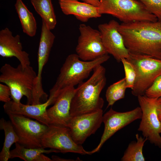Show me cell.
<instances>
[{"label": "cell", "mask_w": 161, "mask_h": 161, "mask_svg": "<svg viewBox=\"0 0 161 161\" xmlns=\"http://www.w3.org/2000/svg\"><path fill=\"white\" fill-rule=\"evenodd\" d=\"M159 100L160 102H161V97L159 98Z\"/></svg>", "instance_id": "obj_31"}, {"label": "cell", "mask_w": 161, "mask_h": 161, "mask_svg": "<svg viewBox=\"0 0 161 161\" xmlns=\"http://www.w3.org/2000/svg\"><path fill=\"white\" fill-rule=\"evenodd\" d=\"M0 129L4 130L5 135L3 147L0 153V161H7L10 159V148L13 143L18 142L19 138L10 120L7 121L1 118Z\"/></svg>", "instance_id": "obj_22"}, {"label": "cell", "mask_w": 161, "mask_h": 161, "mask_svg": "<svg viewBox=\"0 0 161 161\" xmlns=\"http://www.w3.org/2000/svg\"><path fill=\"white\" fill-rule=\"evenodd\" d=\"M145 95L152 98L161 97V75L158 77L145 91Z\"/></svg>", "instance_id": "obj_27"}, {"label": "cell", "mask_w": 161, "mask_h": 161, "mask_svg": "<svg viewBox=\"0 0 161 161\" xmlns=\"http://www.w3.org/2000/svg\"><path fill=\"white\" fill-rule=\"evenodd\" d=\"M7 115L18 137V143L27 148H42V138L48 126L22 115Z\"/></svg>", "instance_id": "obj_8"}, {"label": "cell", "mask_w": 161, "mask_h": 161, "mask_svg": "<svg viewBox=\"0 0 161 161\" xmlns=\"http://www.w3.org/2000/svg\"><path fill=\"white\" fill-rule=\"evenodd\" d=\"M103 116L101 109L71 117L67 127L75 142L82 145L88 137L94 134L103 122Z\"/></svg>", "instance_id": "obj_12"}, {"label": "cell", "mask_w": 161, "mask_h": 161, "mask_svg": "<svg viewBox=\"0 0 161 161\" xmlns=\"http://www.w3.org/2000/svg\"><path fill=\"white\" fill-rule=\"evenodd\" d=\"M11 92L10 88L6 85L0 83V101L5 103L11 100Z\"/></svg>", "instance_id": "obj_28"}, {"label": "cell", "mask_w": 161, "mask_h": 161, "mask_svg": "<svg viewBox=\"0 0 161 161\" xmlns=\"http://www.w3.org/2000/svg\"><path fill=\"white\" fill-rule=\"evenodd\" d=\"M75 89L74 86H69L59 91L53 105L47 109L50 124L67 127L71 117L70 110Z\"/></svg>", "instance_id": "obj_15"}, {"label": "cell", "mask_w": 161, "mask_h": 161, "mask_svg": "<svg viewBox=\"0 0 161 161\" xmlns=\"http://www.w3.org/2000/svg\"><path fill=\"white\" fill-rule=\"evenodd\" d=\"M100 1L98 10L100 15H112L122 23L158 21L157 18L138 0H100Z\"/></svg>", "instance_id": "obj_5"}, {"label": "cell", "mask_w": 161, "mask_h": 161, "mask_svg": "<svg viewBox=\"0 0 161 161\" xmlns=\"http://www.w3.org/2000/svg\"></svg>", "instance_id": "obj_32"}, {"label": "cell", "mask_w": 161, "mask_h": 161, "mask_svg": "<svg viewBox=\"0 0 161 161\" xmlns=\"http://www.w3.org/2000/svg\"><path fill=\"white\" fill-rule=\"evenodd\" d=\"M42 21L41 36L38 52V70L35 90L39 93L44 91L42 84V75L44 67L47 63L55 36Z\"/></svg>", "instance_id": "obj_17"}, {"label": "cell", "mask_w": 161, "mask_h": 161, "mask_svg": "<svg viewBox=\"0 0 161 161\" xmlns=\"http://www.w3.org/2000/svg\"><path fill=\"white\" fill-rule=\"evenodd\" d=\"M42 147L59 151L60 152H71L82 155L89 154L82 145L76 143L72 139L67 126L50 124L41 139Z\"/></svg>", "instance_id": "obj_9"}, {"label": "cell", "mask_w": 161, "mask_h": 161, "mask_svg": "<svg viewBox=\"0 0 161 161\" xmlns=\"http://www.w3.org/2000/svg\"><path fill=\"white\" fill-rule=\"evenodd\" d=\"M83 2L98 7L100 4V0H81Z\"/></svg>", "instance_id": "obj_29"}, {"label": "cell", "mask_w": 161, "mask_h": 161, "mask_svg": "<svg viewBox=\"0 0 161 161\" xmlns=\"http://www.w3.org/2000/svg\"><path fill=\"white\" fill-rule=\"evenodd\" d=\"M79 30L80 34L75 51L81 60L92 61L108 54L99 30L83 24L79 25Z\"/></svg>", "instance_id": "obj_10"}, {"label": "cell", "mask_w": 161, "mask_h": 161, "mask_svg": "<svg viewBox=\"0 0 161 161\" xmlns=\"http://www.w3.org/2000/svg\"><path fill=\"white\" fill-rule=\"evenodd\" d=\"M0 72V82L10 88L12 100L20 103L25 96L27 104H32L37 76L33 67L30 65L24 66L20 64L14 67L6 63Z\"/></svg>", "instance_id": "obj_3"}, {"label": "cell", "mask_w": 161, "mask_h": 161, "mask_svg": "<svg viewBox=\"0 0 161 161\" xmlns=\"http://www.w3.org/2000/svg\"><path fill=\"white\" fill-rule=\"evenodd\" d=\"M157 111L158 119L160 121H161V102L160 101L157 108Z\"/></svg>", "instance_id": "obj_30"}, {"label": "cell", "mask_w": 161, "mask_h": 161, "mask_svg": "<svg viewBox=\"0 0 161 161\" xmlns=\"http://www.w3.org/2000/svg\"><path fill=\"white\" fill-rule=\"evenodd\" d=\"M137 97L142 112L138 130L151 143L161 148V122L157 111L160 101L157 98H150L145 95Z\"/></svg>", "instance_id": "obj_7"}, {"label": "cell", "mask_w": 161, "mask_h": 161, "mask_svg": "<svg viewBox=\"0 0 161 161\" xmlns=\"http://www.w3.org/2000/svg\"><path fill=\"white\" fill-rule=\"evenodd\" d=\"M23 32L30 37L34 36L37 29L36 20L22 0H17L15 5Z\"/></svg>", "instance_id": "obj_20"}, {"label": "cell", "mask_w": 161, "mask_h": 161, "mask_svg": "<svg viewBox=\"0 0 161 161\" xmlns=\"http://www.w3.org/2000/svg\"><path fill=\"white\" fill-rule=\"evenodd\" d=\"M118 30L129 52L161 59V21L122 23Z\"/></svg>", "instance_id": "obj_1"}, {"label": "cell", "mask_w": 161, "mask_h": 161, "mask_svg": "<svg viewBox=\"0 0 161 161\" xmlns=\"http://www.w3.org/2000/svg\"><path fill=\"white\" fill-rule=\"evenodd\" d=\"M0 55L3 58L15 57L24 66L30 64L29 54L23 50L20 35L13 36L7 27L0 31Z\"/></svg>", "instance_id": "obj_16"}, {"label": "cell", "mask_w": 161, "mask_h": 161, "mask_svg": "<svg viewBox=\"0 0 161 161\" xmlns=\"http://www.w3.org/2000/svg\"><path fill=\"white\" fill-rule=\"evenodd\" d=\"M137 141H132L128 145L121 159L122 161H144L143 148L147 139L139 134L136 135Z\"/></svg>", "instance_id": "obj_23"}, {"label": "cell", "mask_w": 161, "mask_h": 161, "mask_svg": "<svg viewBox=\"0 0 161 161\" xmlns=\"http://www.w3.org/2000/svg\"><path fill=\"white\" fill-rule=\"evenodd\" d=\"M109 58L107 54L92 61H85L81 60L76 54L69 55L61 67L49 93L57 94L65 87L78 85L88 78L96 67L107 61Z\"/></svg>", "instance_id": "obj_4"}, {"label": "cell", "mask_w": 161, "mask_h": 161, "mask_svg": "<svg viewBox=\"0 0 161 161\" xmlns=\"http://www.w3.org/2000/svg\"><path fill=\"white\" fill-rule=\"evenodd\" d=\"M63 13L66 15H73L83 22H87L91 18L101 16L98 7L78 0H58Z\"/></svg>", "instance_id": "obj_18"}, {"label": "cell", "mask_w": 161, "mask_h": 161, "mask_svg": "<svg viewBox=\"0 0 161 161\" xmlns=\"http://www.w3.org/2000/svg\"><path fill=\"white\" fill-rule=\"evenodd\" d=\"M85 82L79 84L72 97L70 114L71 117L102 109L104 103L100 94L106 83V69L99 65Z\"/></svg>", "instance_id": "obj_2"}, {"label": "cell", "mask_w": 161, "mask_h": 161, "mask_svg": "<svg viewBox=\"0 0 161 161\" xmlns=\"http://www.w3.org/2000/svg\"><path fill=\"white\" fill-rule=\"evenodd\" d=\"M15 148L10 151V159L18 158L25 161H51L52 159L43 154L60 152L54 149L47 150L42 147L27 148L18 142L15 143Z\"/></svg>", "instance_id": "obj_19"}, {"label": "cell", "mask_w": 161, "mask_h": 161, "mask_svg": "<svg viewBox=\"0 0 161 161\" xmlns=\"http://www.w3.org/2000/svg\"><path fill=\"white\" fill-rule=\"evenodd\" d=\"M126 89L125 78L109 86L106 93V97L108 103L107 108L112 106L117 101L124 98Z\"/></svg>", "instance_id": "obj_24"}, {"label": "cell", "mask_w": 161, "mask_h": 161, "mask_svg": "<svg viewBox=\"0 0 161 161\" xmlns=\"http://www.w3.org/2000/svg\"><path fill=\"white\" fill-rule=\"evenodd\" d=\"M119 24L117 21L112 20L98 26L107 53L112 55L118 62L121 61L123 58H128L129 55L123 37L118 30Z\"/></svg>", "instance_id": "obj_13"}, {"label": "cell", "mask_w": 161, "mask_h": 161, "mask_svg": "<svg viewBox=\"0 0 161 161\" xmlns=\"http://www.w3.org/2000/svg\"><path fill=\"white\" fill-rule=\"evenodd\" d=\"M126 59L133 65L136 74L132 94L137 97L144 95L147 89L161 75V59L130 52Z\"/></svg>", "instance_id": "obj_6"}, {"label": "cell", "mask_w": 161, "mask_h": 161, "mask_svg": "<svg viewBox=\"0 0 161 161\" xmlns=\"http://www.w3.org/2000/svg\"><path fill=\"white\" fill-rule=\"evenodd\" d=\"M57 96L49 94L47 100L37 104H24L16 103L13 100L5 103L3 107L7 114L22 115L35 119L47 126L50 124V120L47 112V108L54 103Z\"/></svg>", "instance_id": "obj_14"}, {"label": "cell", "mask_w": 161, "mask_h": 161, "mask_svg": "<svg viewBox=\"0 0 161 161\" xmlns=\"http://www.w3.org/2000/svg\"><path fill=\"white\" fill-rule=\"evenodd\" d=\"M142 116L140 107L124 112H118L111 108L103 116L104 128L100 142L95 148L89 151V155L99 151L105 143L116 132L135 120L141 119Z\"/></svg>", "instance_id": "obj_11"}, {"label": "cell", "mask_w": 161, "mask_h": 161, "mask_svg": "<svg viewBox=\"0 0 161 161\" xmlns=\"http://www.w3.org/2000/svg\"><path fill=\"white\" fill-rule=\"evenodd\" d=\"M36 12L50 30L57 24L56 15L51 0H30Z\"/></svg>", "instance_id": "obj_21"}, {"label": "cell", "mask_w": 161, "mask_h": 161, "mask_svg": "<svg viewBox=\"0 0 161 161\" xmlns=\"http://www.w3.org/2000/svg\"><path fill=\"white\" fill-rule=\"evenodd\" d=\"M147 10L161 21V0H138Z\"/></svg>", "instance_id": "obj_26"}, {"label": "cell", "mask_w": 161, "mask_h": 161, "mask_svg": "<svg viewBox=\"0 0 161 161\" xmlns=\"http://www.w3.org/2000/svg\"><path fill=\"white\" fill-rule=\"evenodd\" d=\"M121 62L124 69L126 88L132 89L134 86L136 77L135 69L132 64L126 59H122Z\"/></svg>", "instance_id": "obj_25"}]
</instances>
